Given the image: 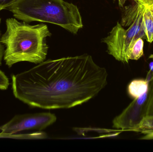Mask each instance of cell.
I'll list each match as a JSON object with an SVG mask.
<instances>
[{"label": "cell", "mask_w": 153, "mask_h": 152, "mask_svg": "<svg viewBox=\"0 0 153 152\" xmlns=\"http://www.w3.org/2000/svg\"><path fill=\"white\" fill-rule=\"evenodd\" d=\"M106 69L91 55L48 59L12 76L15 98L45 109H67L97 95L107 84Z\"/></svg>", "instance_id": "6da1fadb"}, {"label": "cell", "mask_w": 153, "mask_h": 152, "mask_svg": "<svg viewBox=\"0 0 153 152\" xmlns=\"http://www.w3.org/2000/svg\"><path fill=\"white\" fill-rule=\"evenodd\" d=\"M5 26L0 41L5 47L3 59L8 67L21 62L39 64L45 61L48 49L46 37L52 35L46 25H30L11 18L5 21Z\"/></svg>", "instance_id": "7a4b0ae2"}, {"label": "cell", "mask_w": 153, "mask_h": 152, "mask_svg": "<svg viewBox=\"0 0 153 152\" xmlns=\"http://www.w3.org/2000/svg\"><path fill=\"white\" fill-rule=\"evenodd\" d=\"M6 10L20 21L52 23L72 34L83 26L77 6L64 0H18Z\"/></svg>", "instance_id": "3957f363"}, {"label": "cell", "mask_w": 153, "mask_h": 152, "mask_svg": "<svg viewBox=\"0 0 153 152\" xmlns=\"http://www.w3.org/2000/svg\"><path fill=\"white\" fill-rule=\"evenodd\" d=\"M145 5L142 4L134 22L126 29L117 22L108 35L102 39L110 55L118 61L128 63V55L132 46L138 38L146 39L143 14Z\"/></svg>", "instance_id": "277c9868"}, {"label": "cell", "mask_w": 153, "mask_h": 152, "mask_svg": "<svg viewBox=\"0 0 153 152\" xmlns=\"http://www.w3.org/2000/svg\"><path fill=\"white\" fill-rule=\"evenodd\" d=\"M56 120V115L49 112L21 114L0 126V130L1 133L6 134H16L27 130H42Z\"/></svg>", "instance_id": "5b68a950"}, {"label": "cell", "mask_w": 153, "mask_h": 152, "mask_svg": "<svg viewBox=\"0 0 153 152\" xmlns=\"http://www.w3.org/2000/svg\"><path fill=\"white\" fill-rule=\"evenodd\" d=\"M148 99V91L134 99L113 119V127L121 131H134L146 117Z\"/></svg>", "instance_id": "8992f818"}, {"label": "cell", "mask_w": 153, "mask_h": 152, "mask_svg": "<svg viewBox=\"0 0 153 152\" xmlns=\"http://www.w3.org/2000/svg\"><path fill=\"white\" fill-rule=\"evenodd\" d=\"M143 21L146 35L149 43L153 41V4L145 6L143 14Z\"/></svg>", "instance_id": "52a82bcc"}, {"label": "cell", "mask_w": 153, "mask_h": 152, "mask_svg": "<svg viewBox=\"0 0 153 152\" xmlns=\"http://www.w3.org/2000/svg\"><path fill=\"white\" fill-rule=\"evenodd\" d=\"M149 89V82L145 79H136L133 80L128 86V93L134 99L138 98Z\"/></svg>", "instance_id": "ba28073f"}, {"label": "cell", "mask_w": 153, "mask_h": 152, "mask_svg": "<svg viewBox=\"0 0 153 152\" xmlns=\"http://www.w3.org/2000/svg\"><path fill=\"white\" fill-rule=\"evenodd\" d=\"M144 40L142 38H139L132 46L128 55L129 60L139 59L144 54Z\"/></svg>", "instance_id": "9c48e42d"}, {"label": "cell", "mask_w": 153, "mask_h": 152, "mask_svg": "<svg viewBox=\"0 0 153 152\" xmlns=\"http://www.w3.org/2000/svg\"><path fill=\"white\" fill-rule=\"evenodd\" d=\"M149 58L153 59V54L150 55ZM150 72L152 74V76L151 77L149 82L148 99L146 117L153 116V73Z\"/></svg>", "instance_id": "30bf717a"}, {"label": "cell", "mask_w": 153, "mask_h": 152, "mask_svg": "<svg viewBox=\"0 0 153 152\" xmlns=\"http://www.w3.org/2000/svg\"><path fill=\"white\" fill-rule=\"evenodd\" d=\"M45 137V135L42 133H35L27 134H0V138H15V139H36Z\"/></svg>", "instance_id": "8fae6325"}, {"label": "cell", "mask_w": 153, "mask_h": 152, "mask_svg": "<svg viewBox=\"0 0 153 152\" xmlns=\"http://www.w3.org/2000/svg\"><path fill=\"white\" fill-rule=\"evenodd\" d=\"M134 131L141 132L143 134L153 132V116L146 117L139 127Z\"/></svg>", "instance_id": "7c38bea8"}, {"label": "cell", "mask_w": 153, "mask_h": 152, "mask_svg": "<svg viewBox=\"0 0 153 152\" xmlns=\"http://www.w3.org/2000/svg\"><path fill=\"white\" fill-rule=\"evenodd\" d=\"M9 84V79L5 74L0 70V90H6L8 89Z\"/></svg>", "instance_id": "4fadbf2b"}, {"label": "cell", "mask_w": 153, "mask_h": 152, "mask_svg": "<svg viewBox=\"0 0 153 152\" xmlns=\"http://www.w3.org/2000/svg\"><path fill=\"white\" fill-rule=\"evenodd\" d=\"M18 0H0V12L6 10L8 6L11 5Z\"/></svg>", "instance_id": "5bb4252c"}, {"label": "cell", "mask_w": 153, "mask_h": 152, "mask_svg": "<svg viewBox=\"0 0 153 152\" xmlns=\"http://www.w3.org/2000/svg\"><path fill=\"white\" fill-rule=\"evenodd\" d=\"M136 2L141 4L145 6L150 5L152 3L153 0H135Z\"/></svg>", "instance_id": "9a60e30c"}, {"label": "cell", "mask_w": 153, "mask_h": 152, "mask_svg": "<svg viewBox=\"0 0 153 152\" xmlns=\"http://www.w3.org/2000/svg\"><path fill=\"white\" fill-rule=\"evenodd\" d=\"M1 19L0 18V38H1ZM4 50V46L1 43V41H0V54Z\"/></svg>", "instance_id": "2e32d148"}, {"label": "cell", "mask_w": 153, "mask_h": 152, "mask_svg": "<svg viewBox=\"0 0 153 152\" xmlns=\"http://www.w3.org/2000/svg\"><path fill=\"white\" fill-rule=\"evenodd\" d=\"M118 1L119 5L120 7H123L125 4V3L128 0H117Z\"/></svg>", "instance_id": "e0dca14e"}, {"label": "cell", "mask_w": 153, "mask_h": 152, "mask_svg": "<svg viewBox=\"0 0 153 152\" xmlns=\"http://www.w3.org/2000/svg\"><path fill=\"white\" fill-rule=\"evenodd\" d=\"M152 4H153V2H152Z\"/></svg>", "instance_id": "ac0fdd59"}]
</instances>
